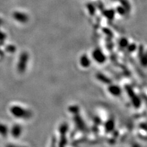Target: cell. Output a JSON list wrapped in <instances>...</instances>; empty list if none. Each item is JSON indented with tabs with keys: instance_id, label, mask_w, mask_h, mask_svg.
<instances>
[{
	"instance_id": "6da1fadb",
	"label": "cell",
	"mask_w": 147,
	"mask_h": 147,
	"mask_svg": "<svg viewBox=\"0 0 147 147\" xmlns=\"http://www.w3.org/2000/svg\"><path fill=\"white\" fill-rule=\"evenodd\" d=\"M10 112L12 115L17 119L30 118L31 113L27 110L18 105H13L10 108Z\"/></svg>"
},
{
	"instance_id": "5b68a950",
	"label": "cell",
	"mask_w": 147,
	"mask_h": 147,
	"mask_svg": "<svg viewBox=\"0 0 147 147\" xmlns=\"http://www.w3.org/2000/svg\"><path fill=\"white\" fill-rule=\"evenodd\" d=\"M23 132L22 126L18 124L13 125L12 127L10 129L9 133H11V135L14 138V139H18L19 138Z\"/></svg>"
},
{
	"instance_id": "ac0fdd59",
	"label": "cell",
	"mask_w": 147,
	"mask_h": 147,
	"mask_svg": "<svg viewBox=\"0 0 147 147\" xmlns=\"http://www.w3.org/2000/svg\"><path fill=\"white\" fill-rule=\"evenodd\" d=\"M2 24H3V20L1 19V18H0V26L2 25Z\"/></svg>"
},
{
	"instance_id": "7c38bea8",
	"label": "cell",
	"mask_w": 147,
	"mask_h": 147,
	"mask_svg": "<svg viewBox=\"0 0 147 147\" xmlns=\"http://www.w3.org/2000/svg\"><path fill=\"white\" fill-rule=\"evenodd\" d=\"M129 44V43L128 40L126 38H121L120 39V40H119V46H120L121 47H123V48L127 47V46H128Z\"/></svg>"
},
{
	"instance_id": "5bb4252c",
	"label": "cell",
	"mask_w": 147,
	"mask_h": 147,
	"mask_svg": "<svg viewBox=\"0 0 147 147\" xmlns=\"http://www.w3.org/2000/svg\"><path fill=\"white\" fill-rule=\"evenodd\" d=\"M105 16H106L107 18H112L114 17V14L115 12L113 11H111V10H108L107 11L105 12Z\"/></svg>"
},
{
	"instance_id": "3957f363",
	"label": "cell",
	"mask_w": 147,
	"mask_h": 147,
	"mask_svg": "<svg viewBox=\"0 0 147 147\" xmlns=\"http://www.w3.org/2000/svg\"><path fill=\"white\" fill-rule=\"evenodd\" d=\"M91 57L93 60L98 64H103L107 60V57L101 49H94L91 53Z\"/></svg>"
},
{
	"instance_id": "7a4b0ae2",
	"label": "cell",
	"mask_w": 147,
	"mask_h": 147,
	"mask_svg": "<svg viewBox=\"0 0 147 147\" xmlns=\"http://www.w3.org/2000/svg\"><path fill=\"white\" fill-rule=\"evenodd\" d=\"M29 61V55L26 52L21 53L17 63V71L20 73H24L28 66V63Z\"/></svg>"
},
{
	"instance_id": "30bf717a",
	"label": "cell",
	"mask_w": 147,
	"mask_h": 147,
	"mask_svg": "<svg viewBox=\"0 0 147 147\" xmlns=\"http://www.w3.org/2000/svg\"><path fill=\"white\" fill-rule=\"evenodd\" d=\"M105 128L107 132H110L112 131L114 128V121L112 120V119H110V120L107 121L106 123H105Z\"/></svg>"
},
{
	"instance_id": "e0dca14e",
	"label": "cell",
	"mask_w": 147,
	"mask_h": 147,
	"mask_svg": "<svg viewBox=\"0 0 147 147\" xmlns=\"http://www.w3.org/2000/svg\"><path fill=\"white\" fill-rule=\"evenodd\" d=\"M5 39H6L5 34H4L3 33H2V32L0 31V41L4 40Z\"/></svg>"
},
{
	"instance_id": "9a60e30c",
	"label": "cell",
	"mask_w": 147,
	"mask_h": 147,
	"mask_svg": "<svg viewBox=\"0 0 147 147\" xmlns=\"http://www.w3.org/2000/svg\"><path fill=\"white\" fill-rule=\"evenodd\" d=\"M6 51H7V52L12 53V52H16V48L15 46L12 45H8L7 47H6Z\"/></svg>"
},
{
	"instance_id": "ba28073f",
	"label": "cell",
	"mask_w": 147,
	"mask_h": 147,
	"mask_svg": "<svg viewBox=\"0 0 147 147\" xmlns=\"http://www.w3.org/2000/svg\"><path fill=\"white\" fill-rule=\"evenodd\" d=\"M74 121L76 126L78 127V128H79L80 130H84L86 126L84 123V121H83L82 118L79 115V113L75 115L74 116Z\"/></svg>"
},
{
	"instance_id": "4fadbf2b",
	"label": "cell",
	"mask_w": 147,
	"mask_h": 147,
	"mask_svg": "<svg viewBox=\"0 0 147 147\" xmlns=\"http://www.w3.org/2000/svg\"><path fill=\"white\" fill-rule=\"evenodd\" d=\"M69 110L71 113H74V115H76L79 113V107L77 105H72L69 108Z\"/></svg>"
},
{
	"instance_id": "8992f818",
	"label": "cell",
	"mask_w": 147,
	"mask_h": 147,
	"mask_svg": "<svg viewBox=\"0 0 147 147\" xmlns=\"http://www.w3.org/2000/svg\"><path fill=\"white\" fill-rule=\"evenodd\" d=\"M107 90L109 94L114 96V97H118L122 93V90L121 87L117 85H110L108 87Z\"/></svg>"
},
{
	"instance_id": "9c48e42d",
	"label": "cell",
	"mask_w": 147,
	"mask_h": 147,
	"mask_svg": "<svg viewBox=\"0 0 147 147\" xmlns=\"http://www.w3.org/2000/svg\"><path fill=\"white\" fill-rule=\"evenodd\" d=\"M9 131L10 129H9L6 124L0 123V135L3 137H6L9 133Z\"/></svg>"
},
{
	"instance_id": "277c9868",
	"label": "cell",
	"mask_w": 147,
	"mask_h": 147,
	"mask_svg": "<svg viewBox=\"0 0 147 147\" xmlns=\"http://www.w3.org/2000/svg\"><path fill=\"white\" fill-rule=\"evenodd\" d=\"M12 17L16 21L20 24H26V22H28V16H27L26 13L20 12V11H16L13 13Z\"/></svg>"
},
{
	"instance_id": "2e32d148",
	"label": "cell",
	"mask_w": 147,
	"mask_h": 147,
	"mask_svg": "<svg viewBox=\"0 0 147 147\" xmlns=\"http://www.w3.org/2000/svg\"><path fill=\"white\" fill-rule=\"evenodd\" d=\"M97 78L98 79L100 80L101 82H107V79L106 77H105L104 75H102V74H99L97 75Z\"/></svg>"
},
{
	"instance_id": "8fae6325",
	"label": "cell",
	"mask_w": 147,
	"mask_h": 147,
	"mask_svg": "<svg viewBox=\"0 0 147 147\" xmlns=\"http://www.w3.org/2000/svg\"><path fill=\"white\" fill-rule=\"evenodd\" d=\"M59 132L61 135V136H65V134L68 130V126L66 123H63L59 127Z\"/></svg>"
},
{
	"instance_id": "52a82bcc",
	"label": "cell",
	"mask_w": 147,
	"mask_h": 147,
	"mask_svg": "<svg viewBox=\"0 0 147 147\" xmlns=\"http://www.w3.org/2000/svg\"><path fill=\"white\" fill-rule=\"evenodd\" d=\"M79 63H80V65L83 68H88L91 66V61L90 58L88 56V55L84 54L80 57Z\"/></svg>"
}]
</instances>
